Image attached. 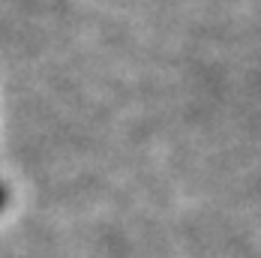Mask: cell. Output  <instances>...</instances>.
Here are the masks:
<instances>
[{
	"instance_id": "1",
	"label": "cell",
	"mask_w": 261,
	"mask_h": 258,
	"mask_svg": "<svg viewBox=\"0 0 261 258\" xmlns=\"http://www.w3.org/2000/svg\"><path fill=\"white\" fill-rule=\"evenodd\" d=\"M3 201H6V192H3V189H0V204H3Z\"/></svg>"
}]
</instances>
